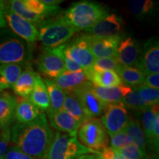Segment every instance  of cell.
Returning <instances> with one entry per match:
<instances>
[{
    "instance_id": "obj_37",
    "label": "cell",
    "mask_w": 159,
    "mask_h": 159,
    "mask_svg": "<svg viewBox=\"0 0 159 159\" xmlns=\"http://www.w3.org/2000/svg\"><path fill=\"white\" fill-rule=\"evenodd\" d=\"M111 139V148L114 150H119V149L128 146V145L133 144L132 141L125 130L120 131L114 135L110 136Z\"/></svg>"
},
{
    "instance_id": "obj_42",
    "label": "cell",
    "mask_w": 159,
    "mask_h": 159,
    "mask_svg": "<svg viewBox=\"0 0 159 159\" xmlns=\"http://www.w3.org/2000/svg\"><path fill=\"white\" fill-rule=\"evenodd\" d=\"M64 66L65 71H71V72H77V71H84L80 66L66 56H64Z\"/></svg>"
},
{
    "instance_id": "obj_46",
    "label": "cell",
    "mask_w": 159,
    "mask_h": 159,
    "mask_svg": "<svg viewBox=\"0 0 159 159\" xmlns=\"http://www.w3.org/2000/svg\"><path fill=\"white\" fill-rule=\"evenodd\" d=\"M142 159H150V158H149V157H148V155H147V156H145L144 158H142Z\"/></svg>"
},
{
    "instance_id": "obj_22",
    "label": "cell",
    "mask_w": 159,
    "mask_h": 159,
    "mask_svg": "<svg viewBox=\"0 0 159 159\" xmlns=\"http://www.w3.org/2000/svg\"><path fill=\"white\" fill-rule=\"evenodd\" d=\"M37 73L30 66H27L22 71L17 81L13 85L14 93L20 97L28 98L34 88Z\"/></svg>"
},
{
    "instance_id": "obj_3",
    "label": "cell",
    "mask_w": 159,
    "mask_h": 159,
    "mask_svg": "<svg viewBox=\"0 0 159 159\" xmlns=\"http://www.w3.org/2000/svg\"><path fill=\"white\" fill-rule=\"evenodd\" d=\"M107 15L106 10L99 3L83 1L73 4L61 16L66 21L81 31L91 28Z\"/></svg>"
},
{
    "instance_id": "obj_19",
    "label": "cell",
    "mask_w": 159,
    "mask_h": 159,
    "mask_svg": "<svg viewBox=\"0 0 159 159\" xmlns=\"http://www.w3.org/2000/svg\"><path fill=\"white\" fill-rule=\"evenodd\" d=\"M88 81V77L84 71L77 72L64 71L54 80V82L65 93L73 92Z\"/></svg>"
},
{
    "instance_id": "obj_20",
    "label": "cell",
    "mask_w": 159,
    "mask_h": 159,
    "mask_svg": "<svg viewBox=\"0 0 159 159\" xmlns=\"http://www.w3.org/2000/svg\"><path fill=\"white\" fill-rule=\"evenodd\" d=\"M85 72L88 77L89 82L95 86L101 88H111L119 86L122 84V80L115 71H94L89 69Z\"/></svg>"
},
{
    "instance_id": "obj_18",
    "label": "cell",
    "mask_w": 159,
    "mask_h": 159,
    "mask_svg": "<svg viewBox=\"0 0 159 159\" xmlns=\"http://www.w3.org/2000/svg\"><path fill=\"white\" fill-rule=\"evenodd\" d=\"M16 97L9 92L0 95V130L11 128L15 120Z\"/></svg>"
},
{
    "instance_id": "obj_6",
    "label": "cell",
    "mask_w": 159,
    "mask_h": 159,
    "mask_svg": "<svg viewBox=\"0 0 159 159\" xmlns=\"http://www.w3.org/2000/svg\"><path fill=\"white\" fill-rule=\"evenodd\" d=\"M77 134L81 144L98 154L108 145V132L97 118L87 119L81 123Z\"/></svg>"
},
{
    "instance_id": "obj_43",
    "label": "cell",
    "mask_w": 159,
    "mask_h": 159,
    "mask_svg": "<svg viewBox=\"0 0 159 159\" xmlns=\"http://www.w3.org/2000/svg\"><path fill=\"white\" fill-rule=\"evenodd\" d=\"M6 5V2L0 1V30L6 28V24L5 16H4V11H5Z\"/></svg>"
},
{
    "instance_id": "obj_14",
    "label": "cell",
    "mask_w": 159,
    "mask_h": 159,
    "mask_svg": "<svg viewBox=\"0 0 159 159\" xmlns=\"http://www.w3.org/2000/svg\"><path fill=\"white\" fill-rule=\"evenodd\" d=\"M49 119V125L58 133H65L70 136H77V131L80 123L74 117L69 115L63 109L60 111H52L50 108L47 111Z\"/></svg>"
},
{
    "instance_id": "obj_30",
    "label": "cell",
    "mask_w": 159,
    "mask_h": 159,
    "mask_svg": "<svg viewBox=\"0 0 159 159\" xmlns=\"http://www.w3.org/2000/svg\"><path fill=\"white\" fill-rule=\"evenodd\" d=\"M22 2L27 10L44 19L56 14L60 11L58 6L45 5L41 0H22Z\"/></svg>"
},
{
    "instance_id": "obj_47",
    "label": "cell",
    "mask_w": 159,
    "mask_h": 159,
    "mask_svg": "<svg viewBox=\"0 0 159 159\" xmlns=\"http://www.w3.org/2000/svg\"><path fill=\"white\" fill-rule=\"evenodd\" d=\"M95 159H102V158H100V157H99V156H98L96 157V158H95Z\"/></svg>"
},
{
    "instance_id": "obj_9",
    "label": "cell",
    "mask_w": 159,
    "mask_h": 159,
    "mask_svg": "<svg viewBox=\"0 0 159 159\" xmlns=\"http://www.w3.org/2000/svg\"><path fill=\"white\" fill-rule=\"evenodd\" d=\"M100 121L109 136L125 130L130 120L128 109L122 102L106 105Z\"/></svg>"
},
{
    "instance_id": "obj_36",
    "label": "cell",
    "mask_w": 159,
    "mask_h": 159,
    "mask_svg": "<svg viewBox=\"0 0 159 159\" xmlns=\"http://www.w3.org/2000/svg\"><path fill=\"white\" fill-rule=\"evenodd\" d=\"M116 151L125 159H142L148 155L147 152H144L134 144H129Z\"/></svg>"
},
{
    "instance_id": "obj_41",
    "label": "cell",
    "mask_w": 159,
    "mask_h": 159,
    "mask_svg": "<svg viewBox=\"0 0 159 159\" xmlns=\"http://www.w3.org/2000/svg\"><path fill=\"white\" fill-rule=\"evenodd\" d=\"M143 85L150 88L158 89L159 88V74L158 73H153L146 75Z\"/></svg>"
},
{
    "instance_id": "obj_48",
    "label": "cell",
    "mask_w": 159,
    "mask_h": 159,
    "mask_svg": "<svg viewBox=\"0 0 159 159\" xmlns=\"http://www.w3.org/2000/svg\"><path fill=\"white\" fill-rule=\"evenodd\" d=\"M1 93H2V90H1V89H0V95H1Z\"/></svg>"
},
{
    "instance_id": "obj_45",
    "label": "cell",
    "mask_w": 159,
    "mask_h": 159,
    "mask_svg": "<svg viewBox=\"0 0 159 159\" xmlns=\"http://www.w3.org/2000/svg\"><path fill=\"white\" fill-rule=\"evenodd\" d=\"M97 156L93 154H89V155H85V156H83L81 157L79 159H95L96 158Z\"/></svg>"
},
{
    "instance_id": "obj_38",
    "label": "cell",
    "mask_w": 159,
    "mask_h": 159,
    "mask_svg": "<svg viewBox=\"0 0 159 159\" xmlns=\"http://www.w3.org/2000/svg\"><path fill=\"white\" fill-rule=\"evenodd\" d=\"M11 128L2 130L0 133V159H4L7 151L8 144L11 141Z\"/></svg>"
},
{
    "instance_id": "obj_4",
    "label": "cell",
    "mask_w": 159,
    "mask_h": 159,
    "mask_svg": "<svg viewBox=\"0 0 159 159\" xmlns=\"http://www.w3.org/2000/svg\"><path fill=\"white\" fill-rule=\"evenodd\" d=\"M91 153L97 152L81 144L77 136L57 132L54 134L45 159H79Z\"/></svg>"
},
{
    "instance_id": "obj_32",
    "label": "cell",
    "mask_w": 159,
    "mask_h": 159,
    "mask_svg": "<svg viewBox=\"0 0 159 159\" xmlns=\"http://www.w3.org/2000/svg\"><path fill=\"white\" fill-rule=\"evenodd\" d=\"M129 11L138 19H144L150 15L155 7L154 2L150 0H131L128 3Z\"/></svg>"
},
{
    "instance_id": "obj_7",
    "label": "cell",
    "mask_w": 159,
    "mask_h": 159,
    "mask_svg": "<svg viewBox=\"0 0 159 159\" xmlns=\"http://www.w3.org/2000/svg\"><path fill=\"white\" fill-rule=\"evenodd\" d=\"M89 43L90 35L84 34L76 37L68 43H65L63 47L64 56L80 66L84 71L90 69L95 61Z\"/></svg>"
},
{
    "instance_id": "obj_15",
    "label": "cell",
    "mask_w": 159,
    "mask_h": 159,
    "mask_svg": "<svg viewBox=\"0 0 159 159\" xmlns=\"http://www.w3.org/2000/svg\"><path fill=\"white\" fill-rule=\"evenodd\" d=\"M141 51L142 48L138 41L132 37H127L121 39L117 49L116 58L121 66L136 67Z\"/></svg>"
},
{
    "instance_id": "obj_34",
    "label": "cell",
    "mask_w": 159,
    "mask_h": 159,
    "mask_svg": "<svg viewBox=\"0 0 159 159\" xmlns=\"http://www.w3.org/2000/svg\"><path fill=\"white\" fill-rule=\"evenodd\" d=\"M122 102L126 108L137 112H143L150 107L141 99L134 89L124 97Z\"/></svg>"
},
{
    "instance_id": "obj_23",
    "label": "cell",
    "mask_w": 159,
    "mask_h": 159,
    "mask_svg": "<svg viewBox=\"0 0 159 159\" xmlns=\"http://www.w3.org/2000/svg\"><path fill=\"white\" fill-rule=\"evenodd\" d=\"M28 99L40 111H44L50 108V102L47 88L43 79L39 75H36L34 88Z\"/></svg>"
},
{
    "instance_id": "obj_28",
    "label": "cell",
    "mask_w": 159,
    "mask_h": 159,
    "mask_svg": "<svg viewBox=\"0 0 159 159\" xmlns=\"http://www.w3.org/2000/svg\"><path fill=\"white\" fill-rule=\"evenodd\" d=\"M125 131L130 138L133 144L144 152H146V139L139 122L130 119Z\"/></svg>"
},
{
    "instance_id": "obj_1",
    "label": "cell",
    "mask_w": 159,
    "mask_h": 159,
    "mask_svg": "<svg viewBox=\"0 0 159 159\" xmlns=\"http://www.w3.org/2000/svg\"><path fill=\"white\" fill-rule=\"evenodd\" d=\"M53 136L54 132L43 112L33 122H16L11 128V140L14 147L37 159H45Z\"/></svg>"
},
{
    "instance_id": "obj_17",
    "label": "cell",
    "mask_w": 159,
    "mask_h": 159,
    "mask_svg": "<svg viewBox=\"0 0 159 159\" xmlns=\"http://www.w3.org/2000/svg\"><path fill=\"white\" fill-rule=\"evenodd\" d=\"M91 89L92 92L105 105L122 102L124 97L133 90L130 86L124 84L111 88H101L95 86L92 83Z\"/></svg>"
},
{
    "instance_id": "obj_11",
    "label": "cell",
    "mask_w": 159,
    "mask_h": 159,
    "mask_svg": "<svg viewBox=\"0 0 159 159\" xmlns=\"http://www.w3.org/2000/svg\"><path fill=\"white\" fill-rule=\"evenodd\" d=\"M91 83L86 82L80 88L73 91L82 108L83 112L88 119L97 118L104 112L106 105L92 92Z\"/></svg>"
},
{
    "instance_id": "obj_31",
    "label": "cell",
    "mask_w": 159,
    "mask_h": 159,
    "mask_svg": "<svg viewBox=\"0 0 159 159\" xmlns=\"http://www.w3.org/2000/svg\"><path fill=\"white\" fill-rule=\"evenodd\" d=\"M11 11L25 19L35 26H39L44 21V18L35 14L27 10L22 2V0H12L7 2Z\"/></svg>"
},
{
    "instance_id": "obj_16",
    "label": "cell",
    "mask_w": 159,
    "mask_h": 159,
    "mask_svg": "<svg viewBox=\"0 0 159 159\" xmlns=\"http://www.w3.org/2000/svg\"><path fill=\"white\" fill-rule=\"evenodd\" d=\"M122 38L93 37L90 35V49L95 58L116 57L119 43Z\"/></svg>"
},
{
    "instance_id": "obj_13",
    "label": "cell",
    "mask_w": 159,
    "mask_h": 159,
    "mask_svg": "<svg viewBox=\"0 0 159 159\" xmlns=\"http://www.w3.org/2000/svg\"><path fill=\"white\" fill-rule=\"evenodd\" d=\"M122 29V18L113 13L105 16L85 32L93 37H116L121 36Z\"/></svg>"
},
{
    "instance_id": "obj_33",
    "label": "cell",
    "mask_w": 159,
    "mask_h": 159,
    "mask_svg": "<svg viewBox=\"0 0 159 159\" xmlns=\"http://www.w3.org/2000/svg\"><path fill=\"white\" fill-rule=\"evenodd\" d=\"M134 90L136 91L144 102L148 106L158 104L159 90L158 89L150 88L146 85H142L134 87Z\"/></svg>"
},
{
    "instance_id": "obj_10",
    "label": "cell",
    "mask_w": 159,
    "mask_h": 159,
    "mask_svg": "<svg viewBox=\"0 0 159 159\" xmlns=\"http://www.w3.org/2000/svg\"><path fill=\"white\" fill-rule=\"evenodd\" d=\"M4 16L11 30L21 39L30 43L39 39V30L36 26L11 11L7 2H6Z\"/></svg>"
},
{
    "instance_id": "obj_29",
    "label": "cell",
    "mask_w": 159,
    "mask_h": 159,
    "mask_svg": "<svg viewBox=\"0 0 159 159\" xmlns=\"http://www.w3.org/2000/svg\"><path fill=\"white\" fill-rule=\"evenodd\" d=\"M62 109L74 117L80 124L88 119L83 112L77 97L72 92L66 93Z\"/></svg>"
},
{
    "instance_id": "obj_44",
    "label": "cell",
    "mask_w": 159,
    "mask_h": 159,
    "mask_svg": "<svg viewBox=\"0 0 159 159\" xmlns=\"http://www.w3.org/2000/svg\"><path fill=\"white\" fill-rule=\"evenodd\" d=\"M41 1L45 5L49 6H57V5L63 2V1L61 0H41Z\"/></svg>"
},
{
    "instance_id": "obj_35",
    "label": "cell",
    "mask_w": 159,
    "mask_h": 159,
    "mask_svg": "<svg viewBox=\"0 0 159 159\" xmlns=\"http://www.w3.org/2000/svg\"><path fill=\"white\" fill-rule=\"evenodd\" d=\"M120 64L116 57H107V58H95L92 67L90 69L94 71H103L112 70L116 71Z\"/></svg>"
},
{
    "instance_id": "obj_2",
    "label": "cell",
    "mask_w": 159,
    "mask_h": 159,
    "mask_svg": "<svg viewBox=\"0 0 159 159\" xmlns=\"http://www.w3.org/2000/svg\"><path fill=\"white\" fill-rule=\"evenodd\" d=\"M33 56V46L11 30H0V65L19 63L26 67Z\"/></svg>"
},
{
    "instance_id": "obj_21",
    "label": "cell",
    "mask_w": 159,
    "mask_h": 159,
    "mask_svg": "<svg viewBox=\"0 0 159 159\" xmlns=\"http://www.w3.org/2000/svg\"><path fill=\"white\" fill-rule=\"evenodd\" d=\"M16 107L15 111V119L17 123L26 124L36 119L41 111L32 103L28 98H16Z\"/></svg>"
},
{
    "instance_id": "obj_5",
    "label": "cell",
    "mask_w": 159,
    "mask_h": 159,
    "mask_svg": "<svg viewBox=\"0 0 159 159\" xmlns=\"http://www.w3.org/2000/svg\"><path fill=\"white\" fill-rule=\"evenodd\" d=\"M39 27V39L48 48L65 44L77 32L80 31L66 21L61 16L55 19L44 20Z\"/></svg>"
},
{
    "instance_id": "obj_12",
    "label": "cell",
    "mask_w": 159,
    "mask_h": 159,
    "mask_svg": "<svg viewBox=\"0 0 159 159\" xmlns=\"http://www.w3.org/2000/svg\"><path fill=\"white\" fill-rule=\"evenodd\" d=\"M136 68L140 69L145 76L158 73L159 46L158 40L150 39L145 43L141 51Z\"/></svg>"
},
{
    "instance_id": "obj_40",
    "label": "cell",
    "mask_w": 159,
    "mask_h": 159,
    "mask_svg": "<svg viewBox=\"0 0 159 159\" xmlns=\"http://www.w3.org/2000/svg\"><path fill=\"white\" fill-rule=\"evenodd\" d=\"M99 157L102 159H125L114 149L107 147L99 152Z\"/></svg>"
},
{
    "instance_id": "obj_27",
    "label": "cell",
    "mask_w": 159,
    "mask_h": 159,
    "mask_svg": "<svg viewBox=\"0 0 159 159\" xmlns=\"http://www.w3.org/2000/svg\"><path fill=\"white\" fill-rule=\"evenodd\" d=\"M116 72L118 74L122 82H125L129 85L137 87L143 85L144 83L145 75L140 69L136 67L120 66Z\"/></svg>"
},
{
    "instance_id": "obj_8",
    "label": "cell",
    "mask_w": 159,
    "mask_h": 159,
    "mask_svg": "<svg viewBox=\"0 0 159 159\" xmlns=\"http://www.w3.org/2000/svg\"><path fill=\"white\" fill-rule=\"evenodd\" d=\"M63 47L64 44L54 48L46 47L38 57V69L47 79L55 80L65 71Z\"/></svg>"
},
{
    "instance_id": "obj_39",
    "label": "cell",
    "mask_w": 159,
    "mask_h": 159,
    "mask_svg": "<svg viewBox=\"0 0 159 159\" xmlns=\"http://www.w3.org/2000/svg\"><path fill=\"white\" fill-rule=\"evenodd\" d=\"M4 159H37L30 156L25 154L21 150L13 146L7 149Z\"/></svg>"
},
{
    "instance_id": "obj_26",
    "label": "cell",
    "mask_w": 159,
    "mask_h": 159,
    "mask_svg": "<svg viewBox=\"0 0 159 159\" xmlns=\"http://www.w3.org/2000/svg\"><path fill=\"white\" fill-rule=\"evenodd\" d=\"M142 115V130L144 132L146 144L150 147L152 139L153 127L156 116L159 114L158 104L152 105L143 111Z\"/></svg>"
},
{
    "instance_id": "obj_25",
    "label": "cell",
    "mask_w": 159,
    "mask_h": 159,
    "mask_svg": "<svg viewBox=\"0 0 159 159\" xmlns=\"http://www.w3.org/2000/svg\"><path fill=\"white\" fill-rule=\"evenodd\" d=\"M47 88L50 102V109L52 111H60L63 108L66 93L50 79L43 80Z\"/></svg>"
},
{
    "instance_id": "obj_24",
    "label": "cell",
    "mask_w": 159,
    "mask_h": 159,
    "mask_svg": "<svg viewBox=\"0 0 159 159\" xmlns=\"http://www.w3.org/2000/svg\"><path fill=\"white\" fill-rule=\"evenodd\" d=\"M24 67L19 63L0 65V89L12 88L22 72Z\"/></svg>"
},
{
    "instance_id": "obj_49",
    "label": "cell",
    "mask_w": 159,
    "mask_h": 159,
    "mask_svg": "<svg viewBox=\"0 0 159 159\" xmlns=\"http://www.w3.org/2000/svg\"><path fill=\"white\" fill-rule=\"evenodd\" d=\"M0 136H1V134H0Z\"/></svg>"
}]
</instances>
